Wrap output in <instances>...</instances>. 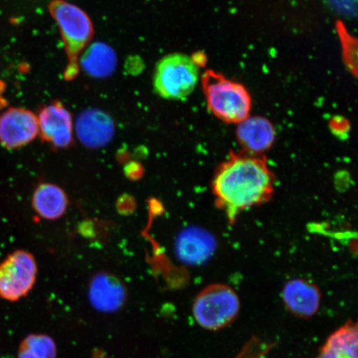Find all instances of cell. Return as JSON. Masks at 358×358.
<instances>
[{
	"instance_id": "cell-6",
	"label": "cell",
	"mask_w": 358,
	"mask_h": 358,
	"mask_svg": "<svg viewBox=\"0 0 358 358\" xmlns=\"http://www.w3.org/2000/svg\"><path fill=\"white\" fill-rule=\"evenodd\" d=\"M38 265L32 254L17 250L0 262V298L8 302L20 301L34 287Z\"/></svg>"
},
{
	"instance_id": "cell-2",
	"label": "cell",
	"mask_w": 358,
	"mask_h": 358,
	"mask_svg": "<svg viewBox=\"0 0 358 358\" xmlns=\"http://www.w3.org/2000/svg\"><path fill=\"white\" fill-rule=\"evenodd\" d=\"M48 10L59 26L64 43L67 57L64 79L73 80L79 73V56L93 38L92 20L82 8L64 0H52Z\"/></svg>"
},
{
	"instance_id": "cell-10",
	"label": "cell",
	"mask_w": 358,
	"mask_h": 358,
	"mask_svg": "<svg viewBox=\"0 0 358 358\" xmlns=\"http://www.w3.org/2000/svg\"><path fill=\"white\" fill-rule=\"evenodd\" d=\"M321 292L312 282L294 279L287 282L282 291L285 308L299 319H310L320 310Z\"/></svg>"
},
{
	"instance_id": "cell-13",
	"label": "cell",
	"mask_w": 358,
	"mask_h": 358,
	"mask_svg": "<svg viewBox=\"0 0 358 358\" xmlns=\"http://www.w3.org/2000/svg\"><path fill=\"white\" fill-rule=\"evenodd\" d=\"M236 136L244 151L262 155L274 144L275 129L268 119L249 116L237 124Z\"/></svg>"
},
{
	"instance_id": "cell-11",
	"label": "cell",
	"mask_w": 358,
	"mask_h": 358,
	"mask_svg": "<svg viewBox=\"0 0 358 358\" xmlns=\"http://www.w3.org/2000/svg\"><path fill=\"white\" fill-rule=\"evenodd\" d=\"M216 249L213 237L199 228H187L178 236L176 254L179 261L189 266H198L213 256Z\"/></svg>"
},
{
	"instance_id": "cell-12",
	"label": "cell",
	"mask_w": 358,
	"mask_h": 358,
	"mask_svg": "<svg viewBox=\"0 0 358 358\" xmlns=\"http://www.w3.org/2000/svg\"><path fill=\"white\" fill-rule=\"evenodd\" d=\"M76 129L80 142L90 148H100L108 144L115 132L110 116L104 111L91 109L79 115Z\"/></svg>"
},
{
	"instance_id": "cell-17",
	"label": "cell",
	"mask_w": 358,
	"mask_h": 358,
	"mask_svg": "<svg viewBox=\"0 0 358 358\" xmlns=\"http://www.w3.org/2000/svg\"><path fill=\"white\" fill-rule=\"evenodd\" d=\"M57 355L55 340L42 334L27 336L17 349V358H57Z\"/></svg>"
},
{
	"instance_id": "cell-9",
	"label": "cell",
	"mask_w": 358,
	"mask_h": 358,
	"mask_svg": "<svg viewBox=\"0 0 358 358\" xmlns=\"http://www.w3.org/2000/svg\"><path fill=\"white\" fill-rule=\"evenodd\" d=\"M87 296L90 303L98 312L111 313L122 308L128 298L127 286L117 276L100 272L90 281Z\"/></svg>"
},
{
	"instance_id": "cell-14",
	"label": "cell",
	"mask_w": 358,
	"mask_h": 358,
	"mask_svg": "<svg viewBox=\"0 0 358 358\" xmlns=\"http://www.w3.org/2000/svg\"><path fill=\"white\" fill-rule=\"evenodd\" d=\"M33 208L45 220L61 218L69 207V198L64 189L53 183H42L35 189Z\"/></svg>"
},
{
	"instance_id": "cell-16",
	"label": "cell",
	"mask_w": 358,
	"mask_h": 358,
	"mask_svg": "<svg viewBox=\"0 0 358 358\" xmlns=\"http://www.w3.org/2000/svg\"><path fill=\"white\" fill-rule=\"evenodd\" d=\"M80 66L87 74L96 78H108L117 66V57L113 48L104 43L90 46L80 59Z\"/></svg>"
},
{
	"instance_id": "cell-3",
	"label": "cell",
	"mask_w": 358,
	"mask_h": 358,
	"mask_svg": "<svg viewBox=\"0 0 358 358\" xmlns=\"http://www.w3.org/2000/svg\"><path fill=\"white\" fill-rule=\"evenodd\" d=\"M201 86L208 110L222 122L237 124L249 117L252 97L243 84L208 70L201 77Z\"/></svg>"
},
{
	"instance_id": "cell-8",
	"label": "cell",
	"mask_w": 358,
	"mask_h": 358,
	"mask_svg": "<svg viewBox=\"0 0 358 358\" xmlns=\"http://www.w3.org/2000/svg\"><path fill=\"white\" fill-rule=\"evenodd\" d=\"M38 122L39 134L44 142L56 149H66L73 145V117L60 101L43 107Z\"/></svg>"
},
{
	"instance_id": "cell-7",
	"label": "cell",
	"mask_w": 358,
	"mask_h": 358,
	"mask_svg": "<svg viewBox=\"0 0 358 358\" xmlns=\"http://www.w3.org/2000/svg\"><path fill=\"white\" fill-rule=\"evenodd\" d=\"M38 134V116L29 110L13 107L0 115V144L6 149L28 145Z\"/></svg>"
},
{
	"instance_id": "cell-15",
	"label": "cell",
	"mask_w": 358,
	"mask_h": 358,
	"mask_svg": "<svg viewBox=\"0 0 358 358\" xmlns=\"http://www.w3.org/2000/svg\"><path fill=\"white\" fill-rule=\"evenodd\" d=\"M316 358H358L357 324L348 321L335 331Z\"/></svg>"
},
{
	"instance_id": "cell-4",
	"label": "cell",
	"mask_w": 358,
	"mask_h": 358,
	"mask_svg": "<svg viewBox=\"0 0 358 358\" xmlns=\"http://www.w3.org/2000/svg\"><path fill=\"white\" fill-rule=\"evenodd\" d=\"M241 302L229 285L213 284L196 295L192 303V315L201 328L221 330L234 323L239 315Z\"/></svg>"
},
{
	"instance_id": "cell-18",
	"label": "cell",
	"mask_w": 358,
	"mask_h": 358,
	"mask_svg": "<svg viewBox=\"0 0 358 358\" xmlns=\"http://www.w3.org/2000/svg\"><path fill=\"white\" fill-rule=\"evenodd\" d=\"M338 30L340 39H341L344 61H345L348 69L350 70L353 74L356 75L357 66V40L349 34L341 22H338Z\"/></svg>"
},
{
	"instance_id": "cell-5",
	"label": "cell",
	"mask_w": 358,
	"mask_h": 358,
	"mask_svg": "<svg viewBox=\"0 0 358 358\" xmlns=\"http://www.w3.org/2000/svg\"><path fill=\"white\" fill-rule=\"evenodd\" d=\"M199 79V65L194 58L182 53H173L165 56L157 64L154 88L164 99H185L194 91Z\"/></svg>"
},
{
	"instance_id": "cell-1",
	"label": "cell",
	"mask_w": 358,
	"mask_h": 358,
	"mask_svg": "<svg viewBox=\"0 0 358 358\" xmlns=\"http://www.w3.org/2000/svg\"><path fill=\"white\" fill-rule=\"evenodd\" d=\"M217 207L234 224L241 213L271 199L275 178L265 157L232 152L218 167L213 180Z\"/></svg>"
},
{
	"instance_id": "cell-19",
	"label": "cell",
	"mask_w": 358,
	"mask_h": 358,
	"mask_svg": "<svg viewBox=\"0 0 358 358\" xmlns=\"http://www.w3.org/2000/svg\"><path fill=\"white\" fill-rule=\"evenodd\" d=\"M327 2L343 15L352 16L357 12V0H327Z\"/></svg>"
}]
</instances>
